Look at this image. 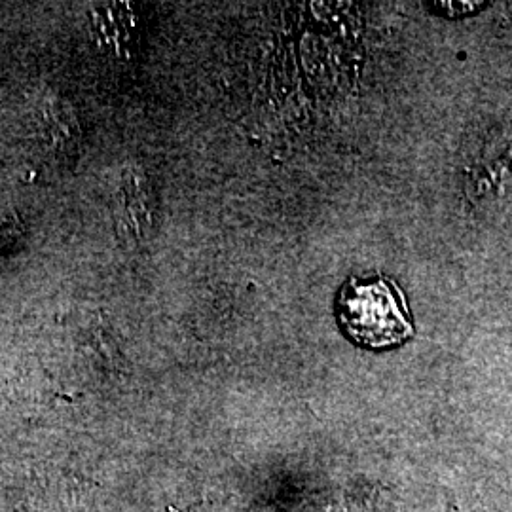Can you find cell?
<instances>
[{"mask_svg":"<svg viewBox=\"0 0 512 512\" xmlns=\"http://www.w3.org/2000/svg\"><path fill=\"white\" fill-rule=\"evenodd\" d=\"M338 319L349 338L365 348H393L414 336L403 291L387 277H351L340 291Z\"/></svg>","mask_w":512,"mask_h":512,"instance_id":"cell-1","label":"cell"},{"mask_svg":"<svg viewBox=\"0 0 512 512\" xmlns=\"http://www.w3.org/2000/svg\"><path fill=\"white\" fill-rule=\"evenodd\" d=\"M116 220L122 236L143 241L154 226V205L147 179L141 171L128 169L122 175L116 202Z\"/></svg>","mask_w":512,"mask_h":512,"instance_id":"cell-2","label":"cell"},{"mask_svg":"<svg viewBox=\"0 0 512 512\" xmlns=\"http://www.w3.org/2000/svg\"><path fill=\"white\" fill-rule=\"evenodd\" d=\"M93 31L97 40L116 55L133 52L139 35V16L128 2H109L93 6Z\"/></svg>","mask_w":512,"mask_h":512,"instance_id":"cell-3","label":"cell"},{"mask_svg":"<svg viewBox=\"0 0 512 512\" xmlns=\"http://www.w3.org/2000/svg\"><path fill=\"white\" fill-rule=\"evenodd\" d=\"M42 128L50 147L57 152H74L80 143V124L73 107L63 99H50L42 109Z\"/></svg>","mask_w":512,"mask_h":512,"instance_id":"cell-4","label":"cell"}]
</instances>
